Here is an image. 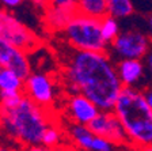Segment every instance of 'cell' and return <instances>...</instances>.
<instances>
[{
  "label": "cell",
  "mask_w": 152,
  "mask_h": 151,
  "mask_svg": "<svg viewBox=\"0 0 152 151\" xmlns=\"http://www.w3.org/2000/svg\"><path fill=\"white\" fill-rule=\"evenodd\" d=\"M77 13L102 19L109 14L107 0H77Z\"/></svg>",
  "instance_id": "obj_16"
},
{
  "label": "cell",
  "mask_w": 152,
  "mask_h": 151,
  "mask_svg": "<svg viewBox=\"0 0 152 151\" xmlns=\"http://www.w3.org/2000/svg\"><path fill=\"white\" fill-rule=\"evenodd\" d=\"M76 13H77V10L73 8L48 6L45 8V16H44L45 26L50 32H63Z\"/></svg>",
  "instance_id": "obj_13"
},
{
  "label": "cell",
  "mask_w": 152,
  "mask_h": 151,
  "mask_svg": "<svg viewBox=\"0 0 152 151\" xmlns=\"http://www.w3.org/2000/svg\"><path fill=\"white\" fill-rule=\"evenodd\" d=\"M66 42L75 50L107 52V42L101 30V19L76 13L63 30Z\"/></svg>",
  "instance_id": "obj_4"
},
{
  "label": "cell",
  "mask_w": 152,
  "mask_h": 151,
  "mask_svg": "<svg viewBox=\"0 0 152 151\" xmlns=\"http://www.w3.org/2000/svg\"><path fill=\"white\" fill-rule=\"evenodd\" d=\"M23 93L35 104L42 108L53 110L56 102V86L54 79L45 72H33L25 79Z\"/></svg>",
  "instance_id": "obj_7"
},
{
  "label": "cell",
  "mask_w": 152,
  "mask_h": 151,
  "mask_svg": "<svg viewBox=\"0 0 152 151\" xmlns=\"http://www.w3.org/2000/svg\"><path fill=\"white\" fill-rule=\"evenodd\" d=\"M19 151H56V150L49 148L44 144H30V146H22Z\"/></svg>",
  "instance_id": "obj_21"
},
{
  "label": "cell",
  "mask_w": 152,
  "mask_h": 151,
  "mask_svg": "<svg viewBox=\"0 0 152 151\" xmlns=\"http://www.w3.org/2000/svg\"><path fill=\"white\" fill-rule=\"evenodd\" d=\"M66 139L71 142V146L79 151H91L95 143L96 135L91 131L88 125L84 124L68 123L65 125Z\"/></svg>",
  "instance_id": "obj_12"
},
{
  "label": "cell",
  "mask_w": 152,
  "mask_h": 151,
  "mask_svg": "<svg viewBox=\"0 0 152 151\" xmlns=\"http://www.w3.org/2000/svg\"><path fill=\"white\" fill-rule=\"evenodd\" d=\"M0 151H18V150H14V148H11V147H7V146L0 144Z\"/></svg>",
  "instance_id": "obj_25"
},
{
  "label": "cell",
  "mask_w": 152,
  "mask_h": 151,
  "mask_svg": "<svg viewBox=\"0 0 152 151\" xmlns=\"http://www.w3.org/2000/svg\"><path fill=\"white\" fill-rule=\"evenodd\" d=\"M110 49L120 60L144 59L151 50V40L140 30H125L110 44Z\"/></svg>",
  "instance_id": "obj_6"
},
{
  "label": "cell",
  "mask_w": 152,
  "mask_h": 151,
  "mask_svg": "<svg viewBox=\"0 0 152 151\" xmlns=\"http://www.w3.org/2000/svg\"><path fill=\"white\" fill-rule=\"evenodd\" d=\"M99 112L101 109L82 93H71L65 99V114L69 123L88 125Z\"/></svg>",
  "instance_id": "obj_9"
},
{
  "label": "cell",
  "mask_w": 152,
  "mask_h": 151,
  "mask_svg": "<svg viewBox=\"0 0 152 151\" xmlns=\"http://www.w3.org/2000/svg\"><path fill=\"white\" fill-rule=\"evenodd\" d=\"M26 0H0V6L1 8L6 10H11V8H16L20 4H23Z\"/></svg>",
  "instance_id": "obj_20"
},
{
  "label": "cell",
  "mask_w": 152,
  "mask_h": 151,
  "mask_svg": "<svg viewBox=\"0 0 152 151\" xmlns=\"http://www.w3.org/2000/svg\"><path fill=\"white\" fill-rule=\"evenodd\" d=\"M0 68H1V67H0Z\"/></svg>",
  "instance_id": "obj_28"
},
{
  "label": "cell",
  "mask_w": 152,
  "mask_h": 151,
  "mask_svg": "<svg viewBox=\"0 0 152 151\" xmlns=\"http://www.w3.org/2000/svg\"><path fill=\"white\" fill-rule=\"evenodd\" d=\"M101 30L104 41L107 44H111L120 34V25H118L117 18H114L109 14L106 16H103L101 19Z\"/></svg>",
  "instance_id": "obj_18"
},
{
  "label": "cell",
  "mask_w": 152,
  "mask_h": 151,
  "mask_svg": "<svg viewBox=\"0 0 152 151\" xmlns=\"http://www.w3.org/2000/svg\"><path fill=\"white\" fill-rule=\"evenodd\" d=\"M25 79L15 71L8 68H0V94L1 93H23Z\"/></svg>",
  "instance_id": "obj_15"
},
{
  "label": "cell",
  "mask_w": 152,
  "mask_h": 151,
  "mask_svg": "<svg viewBox=\"0 0 152 151\" xmlns=\"http://www.w3.org/2000/svg\"><path fill=\"white\" fill-rule=\"evenodd\" d=\"M88 127L95 135L109 139L117 146H129L126 132L113 110H101Z\"/></svg>",
  "instance_id": "obj_8"
},
{
  "label": "cell",
  "mask_w": 152,
  "mask_h": 151,
  "mask_svg": "<svg viewBox=\"0 0 152 151\" xmlns=\"http://www.w3.org/2000/svg\"><path fill=\"white\" fill-rule=\"evenodd\" d=\"M77 151H79V150H77Z\"/></svg>",
  "instance_id": "obj_29"
},
{
  "label": "cell",
  "mask_w": 152,
  "mask_h": 151,
  "mask_svg": "<svg viewBox=\"0 0 152 151\" xmlns=\"http://www.w3.org/2000/svg\"><path fill=\"white\" fill-rule=\"evenodd\" d=\"M115 67L124 87H136L142 80L147 71L141 59H122Z\"/></svg>",
  "instance_id": "obj_11"
},
{
  "label": "cell",
  "mask_w": 152,
  "mask_h": 151,
  "mask_svg": "<svg viewBox=\"0 0 152 151\" xmlns=\"http://www.w3.org/2000/svg\"><path fill=\"white\" fill-rule=\"evenodd\" d=\"M137 151H152V146H147V147H142V148H140V150H137Z\"/></svg>",
  "instance_id": "obj_26"
},
{
  "label": "cell",
  "mask_w": 152,
  "mask_h": 151,
  "mask_svg": "<svg viewBox=\"0 0 152 151\" xmlns=\"http://www.w3.org/2000/svg\"><path fill=\"white\" fill-rule=\"evenodd\" d=\"M65 136H66L65 127H64L60 121H53V120H52L50 124L48 125L46 131H45V133H44L41 144L46 146V147H49V148H53V150H57V148L65 146L63 142Z\"/></svg>",
  "instance_id": "obj_14"
},
{
  "label": "cell",
  "mask_w": 152,
  "mask_h": 151,
  "mask_svg": "<svg viewBox=\"0 0 152 151\" xmlns=\"http://www.w3.org/2000/svg\"><path fill=\"white\" fill-rule=\"evenodd\" d=\"M145 97H147V101H148L149 106L152 108V88H148V90H145Z\"/></svg>",
  "instance_id": "obj_23"
},
{
  "label": "cell",
  "mask_w": 152,
  "mask_h": 151,
  "mask_svg": "<svg viewBox=\"0 0 152 151\" xmlns=\"http://www.w3.org/2000/svg\"><path fill=\"white\" fill-rule=\"evenodd\" d=\"M49 6L77 10V0H49Z\"/></svg>",
  "instance_id": "obj_19"
},
{
  "label": "cell",
  "mask_w": 152,
  "mask_h": 151,
  "mask_svg": "<svg viewBox=\"0 0 152 151\" xmlns=\"http://www.w3.org/2000/svg\"><path fill=\"white\" fill-rule=\"evenodd\" d=\"M113 112L126 132L129 146L136 151L152 146V108L145 93L137 87H124Z\"/></svg>",
  "instance_id": "obj_3"
},
{
  "label": "cell",
  "mask_w": 152,
  "mask_h": 151,
  "mask_svg": "<svg viewBox=\"0 0 152 151\" xmlns=\"http://www.w3.org/2000/svg\"><path fill=\"white\" fill-rule=\"evenodd\" d=\"M0 38L26 50L27 53L34 52L41 44L34 32L6 8H0Z\"/></svg>",
  "instance_id": "obj_5"
},
{
  "label": "cell",
  "mask_w": 152,
  "mask_h": 151,
  "mask_svg": "<svg viewBox=\"0 0 152 151\" xmlns=\"http://www.w3.org/2000/svg\"><path fill=\"white\" fill-rule=\"evenodd\" d=\"M149 29H151V32H152V16H151V18H149Z\"/></svg>",
  "instance_id": "obj_27"
},
{
  "label": "cell",
  "mask_w": 152,
  "mask_h": 151,
  "mask_svg": "<svg viewBox=\"0 0 152 151\" xmlns=\"http://www.w3.org/2000/svg\"><path fill=\"white\" fill-rule=\"evenodd\" d=\"M52 120V110L35 104L27 95L12 109L0 108V125L20 147L41 144L44 133Z\"/></svg>",
  "instance_id": "obj_2"
},
{
  "label": "cell",
  "mask_w": 152,
  "mask_h": 151,
  "mask_svg": "<svg viewBox=\"0 0 152 151\" xmlns=\"http://www.w3.org/2000/svg\"><path fill=\"white\" fill-rule=\"evenodd\" d=\"M66 90L82 93L101 110H113L124 85L107 52L75 50L63 68Z\"/></svg>",
  "instance_id": "obj_1"
},
{
  "label": "cell",
  "mask_w": 152,
  "mask_h": 151,
  "mask_svg": "<svg viewBox=\"0 0 152 151\" xmlns=\"http://www.w3.org/2000/svg\"><path fill=\"white\" fill-rule=\"evenodd\" d=\"M107 11L117 19L128 18L134 11V4L133 0H107Z\"/></svg>",
  "instance_id": "obj_17"
},
{
  "label": "cell",
  "mask_w": 152,
  "mask_h": 151,
  "mask_svg": "<svg viewBox=\"0 0 152 151\" xmlns=\"http://www.w3.org/2000/svg\"><path fill=\"white\" fill-rule=\"evenodd\" d=\"M0 67L12 69L20 78L26 79L31 74V64L26 50L0 38Z\"/></svg>",
  "instance_id": "obj_10"
},
{
  "label": "cell",
  "mask_w": 152,
  "mask_h": 151,
  "mask_svg": "<svg viewBox=\"0 0 152 151\" xmlns=\"http://www.w3.org/2000/svg\"><path fill=\"white\" fill-rule=\"evenodd\" d=\"M56 151H77L76 150L75 147H73V146H68V144H65V146H63V147H60V148H57Z\"/></svg>",
  "instance_id": "obj_24"
},
{
  "label": "cell",
  "mask_w": 152,
  "mask_h": 151,
  "mask_svg": "<svg viewBox=\"0 0 152 151\" xmlns=\"http://www.w3.org/2000/svg\"><path fill=\"white\" fill-rule=\"evenodd\" d=\"M145 59V69H147V72H148V75L152 78V49L149 50L148 53H147V56L144 57Z\"/></svg>",
  "instance_id": "obj_22"
}]
</instances>
